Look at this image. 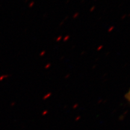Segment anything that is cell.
<instances>
[{
	"label": "cell",
	"instance_id": "6da1fadb",
	"mask_svg": "<svg viewBox=\"0 0 130 130\" xmlns=\"http://www.w3.org/2000/svg\"><path fill=\"white\" fill-rule=\"evenodd\" d=\"M125 96H126V98L127 99V100L130 102V90L128 91V93H126V95H125Z\"/></svg>",
	"mask_w": 130,
	"mask_h": 130
}]
</instances>
